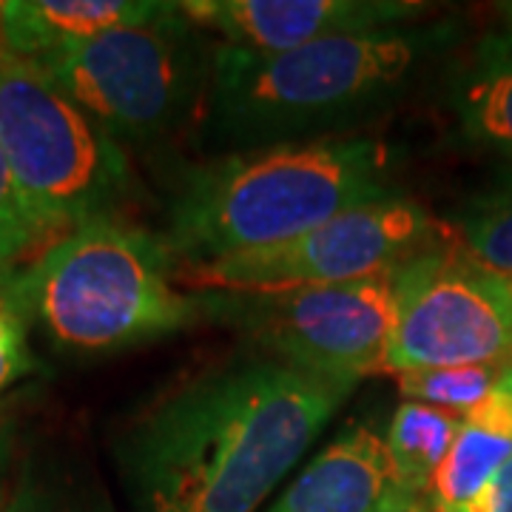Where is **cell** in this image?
<instances>
[{
	"mask_svg": "<svg viewBox=\"0 0 512 512\" xmlns=\"http://www.w3.org/2000/svg\"><path fill=\"white\" fill-rule=\"evenodd\" d=\"M353 393L271 359L202 370L146 404L114 453L137 512H256Z\"/></svg>",
	"mask_w": 512,
	"mask_h": 512,
	"instance_id": "cell-1",
	"label": "cell"
},
{
	"mask_svg": "<svg viewBox=\"0 0 512 512\" xmlns=\"http://www.w3.org/2000/svg\"><path fill=\"white\" fill-rule=\"evenodd\" d=\"M393 194L390 151L370 137L242 148L177 174L165 242L183 265L274 248Z\"/></svg>",
	"mask_w": 512,
	"mask_h": 512,
	"instance_id": "cell-2",
	"label": "cell"
},
{
	"mask_svg": "<svg viewBox=\"0 0 512 512\" xmlns=\"http://www.w3.org/2000/svg\"><path fill=\"white\" fill-rule=\"evenodd\" d=\"M450 26H399L325 37L291 52L214 49L205 126L242 148L336 137L407 89Z\"/></svg>",
	"mask_w": 512,
	"mask_h": 512,
	"instance_id": "cell-3",
	"label": "cell"
},
{
	"mask_svg": "<svg viewBox=\"0 0 512 512\" xmlns=\"http://www.w3.org/2000/svg\"><path fill=\"white\" fill-rule=\"evenodd\" d=\"M163 237L109 217L74 228L12 274L29 325L69 356H103L174 336L205 316L180 288Z\"/></svg>",
	"mask_w": 512,
	"mask_h": 512,
	"instance_id": "cell-4",
	"label": "cell"
},
{
	"mask_svg": "<svg viewBox=\"0 0 512 512\" xmlns=\"http://www.w3.org/2000/svg\"><path fill=\"white\" fill-rule=\"evenodd\" d=\"M214 49L174 3L165 15L60 46L35 63L60 92L120 143L154 146L208 100Z\"/></svg>",
	"mask_w": 512,
	"mask_h": 512,
	"instance_id": "cell-5",
	"label": "cell"
},
{
	"mask_svg": "<svg viewBox=\"0 0 512 512\" xmlns=\"http://www.w3.org/2000/svg\"><path fill=\"white\" fill-rule=\"evenodd\" d=\"M0 146L43 237L109 220L131 197L126 151L35 63H0Z\"/></svg>",
	"mask_w": 512,
	"mask_h": 512,
	"instance_id": "cell-6",
	"label": "cell"
},
{
	"mask_svg": "<svg viewBox=\"0 0 512 512\" xmlns=\"http://www.w3.org/2000/svg\"><path fill=\"white\" fill-rule=\"evenodd\" d=\"M393 271L293 291L202 293V308L271 353V362L356 387L387 370L396 330Z\"/></svg>",
	"mask_w": 512,
	"mask_h": 512,
	"instance_id": "cell-7",
	"label": "cell"
},
{
	"mask_svg": "<svg viewBox=\"0 0 512 512\" xmlns=\"http://www.w3.org/2000/svg\"><path fill=\"white\" fill-rule=\"evenodd\" d=\"M419 202L387 197L350 208L302 237L177 268L180 282L202 293H274L339 285L399 268L410 256L450 242Z\"/></svg>",
	"mask_w": 512,
	"mask_h": 512,
	"instance_id": "cell-8",
	"label": "cell"
},
{
	"mask_svg": "<svg viewBox=\"0 0 512 512\" xmlns=\"http://www.w3.org/2000/svg\"><path fill=\"white\" fill-rule=\"evenodd\" d=\"M396 330L387 373L512 362V291L456 239L393 271Z\"/></svg>",
	"mask_w": 512,
	"mask_h": 512,
	"instance_id": "cell-9",
	"label": "cell"
},
{
	"mask_svg": "<svg viewBox=\"0 0 512 512\" xmlns=\"http://www.w3.org/2000/svg\"><path fill=\"white\" fill-rule=\"evenodd\" d=\"M413 0H185L183 12L225 46L245 52H291L325 37L410 26L427 15Z\"/></svg>",
	"mask_w": 512,
	"mask_h": 512,
	"instance_id": "cell-10",
	"label": "cell"
},
{
	"mask_svg": "<svg viewBox=\"0 0 512 512\" xmlns=\"http://www.w3.org/2000/svg\"><path fill=\"white\" fill-rule=\"evenodd\" d=\"M413 498L393 470L387 441L367 424H350L268 512H399Z\"/></svg>",
	"mask_w": 512,
	"mask_h": 512,
	"instance_id": "cell-11",
	"label": "cell"
},
{
	"mask_svg": "<svg viewBox=\"0 0 512 512\" xmlns=\"http://www.w3.org/2000/svg\"><path fill=\"white\" fill-rule=\"evenodd\" d=\"M171 6L157 0H3L0 35L9 55L35 60L77 40L148 23Z\"/></svg>",
	"mask_w": 512,
	"mask_h": 512,
	"instance_id": "cell-12",
	"label": "cell"
},
{
	"mask_svg": "<svg viewBox=\"0 0 512 512\" xmlns=\"http://www.w3.org/2000/svg\"><path fill=\"white\" fill-rule=\"evenodd\" d=\"M450 109L473 146L512 157V18L478 37L458 63Z\"/></svg>",
	"mask_w": 512,
	"mask_h": 512,
	"instance_id": "cell-13",
	"label": "cell"
},
{
	"mask_svg": "<svg viewBox=\"0 0 512 512\" xmlns=\"http://www.w3.org/2000/svg\"><path fill=\"white\" fill-rule=\"evenodd\" d=\"M461 419L453 410H441L430 404L402 402L396 407L387 430V453L396 476L407 493L424 495L433 473L453 447Z\"/></svg>",
	"mask_w": 512,
	"mask_h": 512,
	"instance_id": "cell-14",
	"label": "cell"
},
{
	"mask_svg": "<svg viewBox=\"0 0 512 512\" xmlns=\"http://www.w3.org/2000/svg\"><path fill=\"white\" fill-rule=\"evenodd\" d=\"M510 456L512 441L461 424L453 447L430 478L424 498L436 507V512L464 510Z\"/></svg>",
	"mask_w": 512,
	"mask_h": 512,
	"instance_id": "cell-15",
	"label": "cell"
},
{
	"mask_svg": "<svg viewBox=\"0 0 512 512\" xmlns=\"http://www.w3.org/2000/svg\"><path fill=\"white\" fill-rule=\"evenodd\" d=\"M456 242L481 268L512 276V191L473 202L458 220Z\"/></svg>",
	"mask_w": 512,
	"mask_h": 512,
	"instance_id": "cell-16",
	"label": "cell"
},
{
	"mask_svg": "<svg viewBox=\"0 0 512 512\" xmlns=\"http://www.w3.org/2000/svg\"><path fill=\"white\" fill-rule=\"evenodd\" d=\"M501 367L504 365L439 367V370H410V373H396V376H399V390L407 402L464 413L493 390Z\"/></svg>",
	"mask_w": 512,
	"mask_h": 512,
	"instance_id": "cell-17",
	"label": "cell"
},
{
	"mask_svg": "<svg viewBox=\"0 0 512 512\" xmlns=\"http://www.w3.org/2000/svg\"><path fill=\"white\" fill-rule=\"evenodd\" d=\"M43 239L26 202L20 197L12 168L6 163V154L0 146V276L12 274L15 262L35 248Z\"/></svg>",
	"mask_w": 512,
	"mask_h": 512,
	"instance_id": "cell-18",
	"label": "cell"
},
{
	"mask_svg": "<svg viewBox=\"0 0 512 512\" xmlns=\"http://www.w3.org/2000/svg\"><path fill=\"white\" fill-rule=\"evenodd\" d=\"M12 274L0 276V393L37 367L29 348V322L12 291Z\"/></svg>",
	"mask_w": 512,
	"mask_h": 512,
	"instance_id": "cell-19",
	"label": "cell"
},
{
	"mask_svg": "<svg viewBox=\"0 0 512 512\" xmlns=\"http://www.w3.org/2000/svg\"><path fill=\"white\" fill-rule=\"evenodd\" d=\"M458 512H512V456L484 484V490Z\"/></svg>",
	"mask_w": 512,
	"mask_h": 512,
	"instance_id": "cell-20",
	"label": "cell"
},
{
	"mask_svg": "<svg viewBox=\"0 0 512 512\" xmlns=\"http://www.w3.org/2000/svg\"><path fill=\"white\" fill-rule=\"evenodd\" d=\"M0 512H55V507H52L49 495L43 493V487H37L35 481L26 476Z\"/></svg>",
	"mask_w": 512,
	"mask_h": 512,
	"instance_id": "cell-21",
	"label": "cell"
},
{
	"mask_svg": "<svg viewBox=\"0 0 512 512\" xmlns=\"http://www.w3.org/2000/svg\"><path fill=\"white\" fill-rule=\"evenodd\" d=\"M399 512H436V507H433V504H430L424 495H416V498H413V501H410V504H407V507Z\"/></svg>",
	"mask_w": 512,
	"mask_h": 512,
	"instance_id": "cell-22",
	"label": "cell"
},
{
	"mask_svg": "<svg viewBox=\"0 0 512 512\" xmlns=\"http://www.w3.org/2000/svg\"><path fill=\"white\" fill-rule=\"evenodd\" d=\"M9 52H6V46H3V35H0V63H3V60H9Z\"/></svg>",
	"mask_w": 512,
	"mask_h": 512,
	"instance_id": "cell-23",
	"label": "cell"
},
{
	"mask_svg": "<svg viewBox=\"0 0 512 512\" xmlns=\"http://www.w3.org/2000/svg\"><path fill=\"white\" fill-rule=\"evenodd\" d=\"M504 282H507V285H510V291H512V276H507V279H504Z\"/></svg>",
	"mask_w": 512,
	"mask_h": 512,
	"instance_id": "cell-24",
	"label": "cell"
},
{
	"mask_svg": "<svg viewBox=\"0 0 512 512\" xmlns=\"http://www.w3.org/2000/svg\"><path fill=\"white\" fill-rule=\"evenodd\" d=\"M510 367H512V362H510Z\"/></svg>",
	"mask_w": 512,
	"mask_h": 512,
	"instance_id": "cell-25",
	"label": "cell"
}]
</instances>
